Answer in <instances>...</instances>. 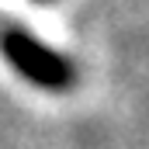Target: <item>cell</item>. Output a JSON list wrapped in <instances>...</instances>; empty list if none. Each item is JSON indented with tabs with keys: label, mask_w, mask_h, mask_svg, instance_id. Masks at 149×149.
I'll return each instance as SVG.
<instances>
[{
	"label": "cell",
	"mask_w": 149,
	"mask_h": 149,
	"mask_svg": "<svg viewBox=\"0 0 149 149\" xmlns=\"http://www.w3.org/2000/svg\"><path fill=\"white\" fill-rule=\"evenodd\" d=\"M0 49H3L7 63L24 76L28 83H35V87L66 90V87L73 83L70 63H66L59 52H52L49 45L35 42V38L28 35V31H21V28H7V31L0 35Z\"/></svg>",
	"instance_id": "1"
}]
</instances>
